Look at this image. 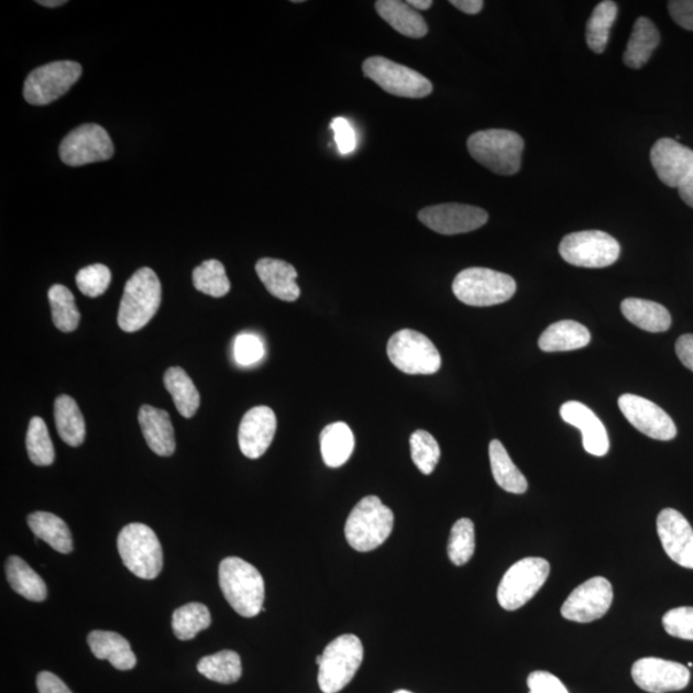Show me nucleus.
<instances>
[{"instance_id":"nucleus-8","label":"nucleus","mask_w":693,"mask_h":693,"mask_svg":"<svg viewBox=\"0 0 693 693\" xmlns=\"http://www.w3.org/2000/svg\"><path fill=\"white\" fill-rule=\"evenodd\" d=\"M393 365L408 375H431L442 365L441 354L427 336L411 329L393 334L387 345Z\"/></svg>"},{"instance_id":"nucleus-41","label":"nucleus","mask_w":693,"mask_h":693,"mask_svg":"<svg viewBox=\"0 0 693 693\" xmlns=\"http://www.w3.org/2000/svg\"><path fill=\"white\" fill-rule=\"evenodd\" d=\"M449 558L457 566L465 565L473 558L475 551L474 522L470 519H460L451 529L449 541Z\"/></svg>"},{"instance_id":"nucleus-31","label":"nucleus","mask_w":693,"mask_h":693,"mask_svg":"<svg viewBox=\"0 0 693 693\" xmlns=\"http://www.w3.org/2000/svg\"><path fill=\"white\" fill-rule=\"evenodd\" d=\"M7 581L10 583L12 590L19 593L20 596L25 597L34 603H42L46 598V584L43 578L33 569H31L26 561H23L19 557H11L7 560L6 564Z\"/></svg>"},{"instance_id":"nucleus-35","label":"nucleus","mask_w":693,"mask_h":693,"mask_svg":"<svg viewBox=\"0 0 693 693\" xmlns=\"http://www.w3.org/2000/svg\"><path fill=\"white\" fill-rule=\"evenodd\" d=\"M197 669L207 680L222 684L238 682L243 673L241 657L231 650H223L200 659Z\"/></svg>"},{"instance_id":"nucleus-3","label":"nucleus","mask_w":693,"mask_h":693,"mask_svg":"<svg viewBox=\"0 0 693 693\" xmlns=\"http://www.w3.org/2000/svg\"><path fill=\"white\" fill-rule=\"evenodd\" d=\"M468 150L476 162L492 173L510 176L520 169L524 141L515 131L490 129L470 136Z\"/></svg>"},{"instance_id":"nucleus-9","label":"nucleus","mask_w":693,"mask_h":693,"mask_svg":"<svg viewBox=\"0 0 693 693\" xmlns=\"http://www.w3.org/2000/svg\"><path fill=\"white\" fill-rule=\"evenodd\" d=\"M549 574V561L542 558H526L515 562L498 585V604L507 612L518 610L543 587Z\"/></svg>"},{"instance_id":"nucleus-20","label":"nucleus","mask_w":693,"mask_h":693,"mask_svg":"<svg viewBox=\"0 0 693 693\" xmlns=\"http://www.w3.org/2000/svg\"><path fill=\"white\" fill-rule=\"evenodd\" d=\"M276 431V416L272 408L257 406L243 416L239 426V447L245 458L256 460L265 454L273 443Z\"/></svg>"},{"instance_id":"nucleus-26","label":"nucleus","mask_w":693,"mask_h":693,"mask_svg":"<svg viewBox=\"0 0 693 693\" xmlns=\"http://www.w3.org/2000/svg\"><path fill=\"white\" fill-rule=\"evenodd\" d=\"M375 10L399 34L413 38L428 34L429 29L422 15L400 0H380L375 3Z\"/></svg>"},{"instance_id":"nucleus-1","label":"nucleus","mask_w":693,"mask_h":693,"mask_svg":"<svg viewBox=\"0 0 693 693\" xmlns=\"http://www.w3.org/2000/svg\"><path fill=\"white\" fill-rule=\"evenodd\" d=\"M220 588L229 605L244 618L264 610L265 582L256 568L241 558H227L219 568Z\"/></svg>"},{"instance_id":"nucleus-36","label":"nucleus","mask_w":693,"mask_h":693,"mask_svg":"<svg viewBox=\"0 0 693 693\" xmlns=\"http://www.w3.org/2000/svg\"><path fill=\"white\" fill-rule=\"evenodd\" d=\"M616 15L618 6L612 0H604L593 10L585 30V38L592 52L600 54L606 50Z\"/></svg>"},{"instance_id":"nucleus-19","label":"nucleus","mask_w":693,"mask_h":693,"mask_svg":"<svg viewBox=\"0 0 693 693\" xmlns=\"http://www.w3.org/2000/svg\"><path fill=\"white\" fill-rule=\"evenodd\" d=\"M650 158L654 173L670 188L680 187L693 168V151L670 138L653 144Z\"/></svg>"},{"instance_id":"nucleus-4","label":"nucleus","mask_w":693,"mask_h":693,"mask_svg":"<svg viewBox=\"0 0 693 693\" xmlns=\"http://www.w3.org/2000/svg\"><path fill=\"white\" fill-rule=\"evenodd\" d=\"M161 293L157 274L150 267L139 268L123 289L118 316L120 328L128 333L143 329L158 311Z\"/></svg>"},{"instance_id":"nucleus-42","label":"nucleus","mask_w":693,"mask_h":693,"mask_svg":"<svg viewBox=\"0 0 693 693\" xmlns=\"http://www.w3.org/2000/svg\"><path fill=\"white\" fill-rule=\"evenodd\" d=\"M410 447L416 468L426 475L433 473L441 458V449L436 438L427 430H416L410 438Z\"/></svg>"},{"instance_id":"nucleus-10","label":"nucleus","mask_w":693,"mask_h":693,"mask_svg":"<svg viewBox=\"0 0 693 693\" xmlns=\"http://www.w3.org/2000/svg\"><path fill=\"white\" fill-rule=\"evenodd\" d=\"M559 252L570 265L603 268L618 261L620 244L604 231H578L562 239Z\"/></svg>"},{"instance_id":"nucleus-53","label":"nucleus","mask_w":693,"mask_h":693,"mask_svg":"<svg viewBox=\"0 0 693 693\" xmlns=\"http://www.w3.org/2000/svg\"><path fill=\"white\" fill-rule=\"evenodd\" d=\"M407 4L413 7L414 10L427 11L433 6V2L431 0H408Z\"/></svg>"},{"instance_id":"nucleus-37","label":"nucleus","mask_w":693,"mask_h":693,"mask_svg":"<svg viewBox=\"0 0 693 693\" xmlns=\"http://www.w3.org/2000/svg\"><path fill=\"white\" fill-rule=\"evenodd\" d=\"M212 623L208 607L199 603H190L176 608L173 615V630L180 641H189L199 631L210 628Z\"/></svg>"},{"instance_id":"nucleus-55","label":"nucleus","mask_w":693,"mask_h":693,"mask_svg":"<svg viewBox=\"0 0 693 693\" xmlns=\"http://www.w3.org/2000/svg\"><path fill=\"white\" fill-rule=\"evenodd\" d=\"M322 661V654H319L318 658H316V664L320 666Z\"/></svg>"},{"instance_id":"nucleus-56","label":"nucleus","mask_w":693,"mask_h":693,"mask_svg":"<svg viewBox=\"0 0 693 693\" xmlns=\"http://www.w3.org/2000/svg\"><path fill=\"white\" fill-rule=\"evenodd\" d=\"M395 693H413V692L406 691V690H399V691H396Z\"/></svg>"},{"instance_id":"nucleus-33","label":"nucleus","mask_w":693,"mask_h":693,"mask_svg":"<svg viewBox=\"0 0 693 693\" xmlns=\"http://www.w3.org/2000/svg\"><path fill=\"white\" fill-rule=\"evenodd\" d=\"M490 461L493 477L501 488L515 493V495H522L527 492L526 476L516 468L504 444L497 439L490 443Z\"/></svg>"},{"instance_id":"nucleus-48","label":"nucleus","mask_w":693,"mask_h":693,"mask_svg":"<svg viewBox=\"0 0 693 693\" xmlns=\"http://www.w3.org/2000/svg\"><path fill=\"white\" fill-rule=\"evenodd\" d=\"M668 8L678 25L693 31V0H672L668 3Z\"/></svg>"},{"instance_id":"nucleus-2","label":"nucleus","mask_w":693,"mask_h":693,"mask_svg":"<svg viewBox=\"0 0 693 693\" xmlns=\"http://www.w3.org/2000/svg\"><path fill=\"white\" fill-rule=\"evenodd\" d=\"M395 515L380 497L367 496L352 508L345 521L344 534L352 549L370 552L382 546L389 538Z\"/></svg>"},{"instance_id":"nucleus-44","label":"nucleus","mask_w":693,"mask_h":693,"mask_svg":"<svg viewBox=\"0 0 693 693\" xmlns=\"http://www.w3.org/2000/svg\"><path fill=\"white\" fill-rule=\"evenodd\" d=\"M662 626L668 635L693 641V607H676L668 612L662 616Z\"/></svg>"},{"instance_id":"nucleus-47","label":"nucleus","mask_w":693,"mask_h":693,"mask_svg":"<svg viewBox=\"0 0 693 693\" xmlns=\"http://www.w3.org/2000/svg\"><path fill=\"white\" fill-rule=\"evenodd\" d=\"M529 693H569L558 676L549 672H534L528 676Z\"/></svg>"},{"instance_id":"nucleus-52","label":"nucleus","mask_w":693,"mask_h":693,"mask_svg":"<svg viewBox=\"0 0 693 693\" xmlns=\"http://www.w3.org/2000/svg\"><path fill=\"white\" fill-rule=\"evenodd\" d=\"M676 189L683 202L693 208V168Z\"/></svg>"},{"instance_id":"nucleus-29","label":"nucleus","mask_w":693,"mask_h":693,"mask_svg":"<svg viewBox=\"0 0 693 693\" xmlns=\"http://www.w3.org/2000/svg\"><path fill=\"white\" fill-rule=\"evenodd\" d=\"M660 43V33L653 22L646 18H639L631 31L627 51L624 53V64L630 68H641L652 56Z\"/></svg>"},{"instance_id":"nucleus-5","label":"nucleus","mask_w":693,"mask_h":693,"mask_svg":"<svg viewBox=\"0 0 693 693\" xmlns=\"http://www.w3.org/2000/svg\"><path fill=\"white\" fill-rule=\"evenodd\" d=\"M452 290L462 304L488 307L512 299L516 292V283L510 275L495 270L470 267L454 277Z\"/></svg>"},{"instance_id":"nucleus-7","label":"nucleus","mask_w":693,"mask_h":693,"mask_svg":"<svg viewBox=\"0 0 693 693\" xmlns=\"http://www.w3.org/2000/svg\"><path fill=\"white\" fill-rule=\"evenodd\" d=\"M364 660V646L354 635H342L322 652L318 682L323 693H338L353 680Z\"/></svg>"},{"instance_id":"nucleus-43","label":"nucleus","mask_w":693,"mask_h":693,"mask_svg":"<svg viewBox=\"0 0 693 693\" xmlns=\"http://www.w3.org/2000/svg\"><path fill=\"white\" fill-rule=\"evenodd\" d=\"M112 279L111 270L102 264H95L76 274L77 288L84 296L96 298L105 295Z\"/></svg>"},{"instance_id":"nucleus-12","label":"nucleus","mask_w":693,"mask_h":693,"mask_svg":"<svg viewBox=\"0 0 693 693\" xmlns=\"http://www.w3.org/2000/svg\"><path fill=\"white\" fill-rule=\"evenodd\" d=\"M362 72L393 96L416 99L426 98L433 91V85L426 76L384 57L367 58L362 65Z\"/></svg>"},{"instance_id":"nucleus-38","label":"nucleus","mask_w":693,"mask_h":693,"mask_svg":"<svg viewBox=\"0 0 693 693\" xmlns=\"http://www.w3.org/2000/svg\"><path fill=\"white\" fill-rule=\"evenodd\" d=\"M54 327L64 333H72L79 327L80 312L77 310L73 292L65 285L56 284L48 292Z\"/></svg>"},{"instance_id":"nucleus-45","label":"nucleus","mask_w":693,"mask_h":693,"mask_svg":"<svg viewBox=\"0 0 693 693\" xmlns=\"http://www.w3.org/2000/svg\"><path fill=\"white\" fill-rule=\"evenodd\" d=\"M265 346L257 336L243 333L238 336L234 343V356L239 365L257 364L264 358Z\"/></svg>"},{"instance_id":"nucleus-17","label":"nucleus","mask_w":693,"mask_h":693,"mask_svg":"<svg viewBox=\"0 0 693 693\" xmlns=\"http://www.w3.org/2000/svg\"><path fill=\"white\" fill-rule=\"evenodd\" d=\"M618 405L631 426L645 436L658 441H672L675 438L674 421L652 400L636 395H623Z\"/></svg>"},{"instance_id":"nucleus-18","label":"nucleus","mask_w":693,"mask_h":693,"mask_svg":"<svg viewBox=\"0 0 693 693\" xmlns=\"http://www.w3.org/2000/svg\"><path fill=\"white\" fill-rule=\"evenodd\" d=\"M658 535L662 549L675 564L693 569V529L674 508H664L658 516Z\"/></svg>"},{"instance_id":"nucleus-14","label":"nucleus","mask_w":693,"mask_h":693,"mask_svg":"<svg viewBox=\"0 0 693 693\" xmlns=\"http://www.w3.org/2000/svg\"><path fill=\"white\" fill-rule=\"evenodd\" d=\"M613 598V585L606 578H591L570 593L561 607V615L576 623L595 622L608 612Z\"/></svg>"},{"instance_id":"nucleus-32","label":"nucleus","mask_w":693,"mask_h":693,"mask_svg":"<svg viewBox=\"0 0 693 693\" xmlns=\"http://www.w3.org/2000/svg\"><path fill=\"white\" fill-rule=\"evenodd\" d=\"M54 419L58 435L65 443L72 447H79L85 441L84 416L77 406L76 400L67 395H62L54 403Z\"/></svg>"},{"instance_id":"nucleus-49","label":"nucleus","mask_w":693,"mask_h":693,"mask_svg":"<svg viewBox=\"0 0 693 693\" xmlns=\"http://www.w3.org/2000/svg\"><path fill=\"white\" fill-rule=\"evenodd\" d=\"M36 688L38 693H73L61 678L51 672L37 674Z\"/></svg>"},{"instance_id":"nucleus-34","label":"nucleus","mask_w":693,"mask_h":693,"mask_svg":"<svg viewBox=\"0 0 693 693\" xmlns=\"http://www.w3.org/2000/svg\"><path fill=\"white\" fill-rule=\"evenodd\" d=\"M165 387L173 396L177 411L185 419H190L196 415L200 396L195 383L182 367H169L164 377Z\"/></svg>"},{"instance_id":"nucleus-15","label":"nucleus","mask_w":693,"mask_h":693,"mask_svg":"<svg viewBox=\"0 0 693 693\" xmlns=\"http://www.w3.org/2000/svg\"><path fill=\"white\" fill-rule=\"evenodd\" d=\"M418 218L424 226L438 234L458 235L484 227L488 221V213L475 206L444 204L422 208Z\"/></svg>"},{"instance_id":"nucleus-13","label":"nucleus","mask_w":693,"mask_h":693,"mask_svg":"<svg viewBox=\"0 0 693 693\" xmlns=\"http://www.w3.org/2000/svg\"><path fill=\"white\" fill-rule=\"evenodd\" d=\"M114 146L106 129L85 123L69 133L59 145V157L67 166L79 167L112 158Z\"/></svg>"},{"instance_id":"nucleus-30","label":"nucleus","mask_w":693,"mask_h":693,"mask_svg":"<svg viewBox=\"0 0 693 693\" xmlns=\"http://www.w3.org/2000/svg\"><path fill=\"white\" fill-rule=\"evenodd\" d=\"M28 524L35 538L48 543L53 550L61 553L74 550L72 531L57 515L36 512L28 516Z\"/></svg>"},{"instance_id":"nucleus-23","label":"nucleus","mask_w":693,"mask_h":693,"mask_svg":"<svg viewBox=\"0 0 693 693\" xmlns=\"http://www.w3.org/2000/svg\"><path fill=\"white\" fill-rule=\"evenodd\" d=\"M256 273L264 283L270 295L295 302L300 296L297 279V270L288 262L275 258H261L256 264Z\"/></svg>"},{"instance_id":"nucleus-46","label":"nucleus","mask_w":693,"mask_h":693,"mask_svg":"<svg viewBox=\"0 0 693 693\" xmlns=\"http://www.w3.org/2000/svg\"><path fill=\"white\" fill-rule=\"evenodd\" d=\"M330 128L334 131V141L339 152L350 154L356 148V133H354V129L349 120L337 118L331 121Z\"/></svg>"},{"instance_id":"nucleus-40","label":"nucleus","mask_w":693,"mask_h":693,"mask_svg":"<svg viewBox=\"0 0 693 693\" xmlns=\"http://www.w3.org/2000/svg\"><path fill=\"white\" fill-rule=\"evenodd\" d=\"M26 449L31 462L36 466H50L56 459L48 428L38 416L30 420Z\"/></svg>"},{"instance_id":"nucleus-6","label":"nucleus","mask_w":693,"mask_h":693,"mask_svg":"<svg viewBox=\"0 0 693 693\" xmlns=\"http://www.w3.org/2000/svg\"><path fill=\"white\" fill-rule=\"evenodd\" d=\"M118 549L131 573L142 580H154L164 566V553L156 534L142 522L123 527L118 538Z\"/></svg>"},{"instance_id":"nucleus-24","label":"nucleus","mask_w":693,"mask_h":693,"mask_svg":"<svg viewBox=\"0 0 693 693\" xmlns=\"http://www.w3.org/2000/svg\"><path fill=\"white\" fill-rule=\"evenodd\" d=\"M88 644L97 659L110 661L116 669L131 670L136 666V657L128 639L114 631L92 630Z\"/></svg>"},{"instance_id":"nucleus-27","label":"nucleus","mask_w":693,"mask_h":693,"mask_svg":"<svg viewBox=\"0 0 693 693\" xmlns=\"http://www.w3.org/2000/svg\"><path fill=\"white\" fill-rule=\"evenodd\" d=\"M624 318L639 329L650 333H662L672 326V318L667 308L652 300L627 298L622 302Z\"/></svg>"},{"instance_id":"nucleus-11","label":"nucleus","mask_w":693,"mask_h":693,"mask_svg":"<svg viewBox=\"0 0 693 693\" xmlns=\"http://www.w3.org/2000/svg\"><path fill=\"white\" fill-rule=\"evenodd\" d=\"M80 64L74 61H57L37 67L26 77L23 97L33 106H46L65 96L79 81Z\"/></svg>"},{"instance_id":"nucleus-51","label":"nucleus","mask_w":693,"mask_h":693,"mask_svg":"<svg viewBox=\"0 0 693 693\" xmlns=\"http://www.w3.org/2000/svg\"><path fill=\"white\" fill-rule=\"evenodd\" d=\"M450 3L466 14H477L483 10L484 6L482 0H451Z\"/></svg>"},{"instance_id":"nucleus-54","label":"nucleus","mask_w":693,"mask_h":693,"mask_svg":"<svg viewBox=\"0 0 693 693\" xmlns=\"http://www.w3.org/2000/svg\"><path fill=\"white\" fill-rule=\"evenodd\" d=\"M66 3V0H37V4L48 8L65 6Z\"/></svg>"},{"instance_id":"nucleus-50","label":"nucleus","mask_w":693,"mask_h":693,"mask_svg":"<svg viewBox=\"0 0 693 693\" xmlns=\"http://www.w3.org/2000/svg\"><path fill=\"white\" fill-rule=\"evenodd\" d=\"M675 352L682 364L693 372V334L680 337L675 344Z\"/></svg>"},{"instance_id":"nucleus-39","label":"nucleus","mask_w":693,"mask_h":693,"mask_svg":"<svg viewBox=\"0 0 693 693\" xmlns=\"http://www.w3.org/2000/svg\"><path fill=\"white\" fill-rule=\"evenodd\" d=\"M193 284L204 295L215 298L227 296L231 284L226 267L218 260H208L193 272Z\"/></svg>"},{"instance_id":"nucleus-25","label":"nucleus","mask_w":693,"mask_h":693,"mask_svg":"<svg viewBox=\"0 0 693 693\" xmlns=\"http://www.w3.org/2000/svg\"><path fill=\"white\" fill-rule=\"evenodd\" d=\"M590 342L587 328L573 320H562L543 331L538 345L543 352H566L583 349Z\"/></svg>"},{"instance_id":"nucleus-21","label":"nucleus","mask_w":693,"mask_h":693,"mask_svg":"<svg viewBox=\"0 0 693 693\" xmlns=\"http://www.w3.org/2000/svg\"><path fill=\"white\" fill-rule=\"evenodd\" d=\"M561 419L582 431L583 447L593 457L603 458L610 449L606 428L587 406L569 400L560 408Z\"/></svg>"},{"instance_id":"nucleus-28","label":"nucleus","mask_w":693,"mask_h":693,"mask_svg":"<svg viewBox=\"0 0 693 693\" xmlns=\"http://www.w3.org/2000/svg\"><path fill=\"white\" fill-rule=\"evenodd\" d=\"M322 460L329 468H341L354 450V436L345 422L329 424L320 435Z\"/></svg>"},{"instance_id":"nucleus-22","label":"nucleus","mask_w":693,"mask_h":693,"mask_svg":"<svg viewBox=\"0 0 693 693\" xmlns=\"http://www.w3.org/2000/svg\"><path fill=\"white\" fill-rule=\"evenodd\" d=\"M138 420L150 449L158 457H172L176 449V442L168 413L157 407L143 405L139 411Z\"/></svg>"},{"instance_id":"nucleus-16","label":"nucleus","mask_w":693,"mask_h":693,"mask_svg":"<svg viewBox=\"0 0 693 693\" xmlns=\"http://www.w3.org/2000/svg\"><path fill=\"white\" fill-rule=\"evenodd\" d=\"M631 678L639 689L650 693H667L688 688L691 674L680 662L645 658L631 667Z\"/></svg>"}]
</instances>
